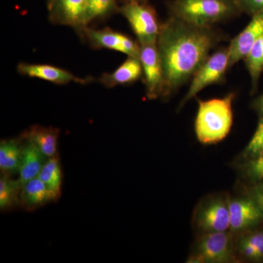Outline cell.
Instances as JSON below:
<instances>
[{
	"mask_svg": "<svg viewBox=\"0 0 263 263\" xmlns=\"http://www.w3.org/2000/svg\"><path fill=\"white\" fill-rule=\"evenodd\" d=\"M246 176L254 182L263 181V151L249 158L245 166Z\"/></svg>",
	"mask_w": 263,
	"mask_h": 263,
	"instance_id": "obj_23",
	"label": "cell"
},
{
	"mask_svg": "<svg viewBox=\"0 0 263 263\" xmlns=\"http://www.w3.org/2000/svg\"><path fill=\"white\" fill-rule=\"evenodd\" d=\"M253 200L257 204L261 212L263 214V185L257 186L254 190L253 194Z\"/></svg>",
	"mask_w": 263,
	"mask_h": 263,
	"instance_id": "obj_27",
	"label": "cell"
},
{
	"mask_svg": "<svg viewBox=\"0 0 263 263\" xmlns=\"http://www.w3.org/2000/svg\"><path fill=\"white\" fill-rule=\"evenodd\" d=\"M141 60L147 98L155 100L162 97L164 77L157 43L140 45Z\"/></svg>",
	"mask_w": 263,
	"mask_h": 263,
	"instance_id": "obj_7",
	"label": "cell"
},
{
	"mask_svg": "<svg viewBox=\"0 0 263 263\" xmlns=\"http://www.w3.org/2000/svg\"><path fill=\"white\" fill-rule=\"evenodd\" d=\"M86 0H54L49 8L50 21L57 25L70 26L80 30Z\"/></svg>",
	"mask_w": 263,
	"mask_h": 263,
	"instance_id": "obj_12",
	"label": "cell"
},
{
	"mask_svg": "<svg viewBox=\"0 0 263 263\" xmlns=\"http://www.w3.org/2000/svg\"><path fill=\"white\" fill-rule=\"evenodd\" d=\"M17 70L21 75L36 78L60 85L70 84L71 82L86 84L93 81L92 78L82 79L73 75L69 71L50 65L22 62L17 67Z\"/></svg>",
	"mask_w": 263,
	"mask_h": 263,
	"instance_id": "obj_10",
	"label": "cell"
},
{
	"mask_svg": "<svg viewBox=\"0 0 263 263\" xmlns=\"http://www.w3.org/2000/svg\"><path fill=\"white\" fill-rule=\"evenodd\" d=\"M197 226L206 233L226 232L230 228L228 202L221 200L210 202L199 213Z\"/></svg>",
	"mask_w": 263,
	"mask_h": 263,
	"instance_id": "obj_13",
	"label": "cell"
},
{
	"mask_svg": "<svg viewBox=\"0 0 263 263\" xmlns=\"http://www.w3.org/2000/svg\"><path fill=\"white\" fill-rule=\"evenodd\" d=\"M254 108L258 112L260 117H263V94L254 102Z\"/></svg>",
	"mask_w": 263,
	"mask_h": 263,
	"instance_id": "obj_28",
	"label": "cell"
},
{
	"mask_svg": "<svg viewBox=\"0 0 263 263\" xmlns=\"http://www.w3.org/2000/svg\"><path fill=\"white\" fill-rule=\"evenodd\" d=\"M22 184L18 179H13L9 175L2 174L0 179V209L6 212L20 205Z\"/></svg>",
	"mask_w": 263,
	"mask_h": 263,
	"instance_id": "obj_21",
	"label": "cell"
},
{
	"mask_svg": "<svg viewBox=\"0 0 263 263\" xmlns=\"http://www.w3.org/2000/svg\"><path fill=\"white\" fill-rule=\"evenodd\" d=\"M53 201L47 186L39 178H34L22 186L20 205L26 211L32 212Z\"/></svg>",
	"mask_w": 263,
	"mask_h": 263,
	"instance_id": "obj_16",
	"label": "cell"
},
{
	"mask_svg": "<svg viewBox=\"0 0 263 263\" xmlns=\"http://www.w3.org/2000/svg\"><path fill=\"white\" fill-rule=\"evenodd\" d=\"M118 0H86L82 19L81 29L88 27L90 22L98 18L108 16L115 12H119Z\"/></svg>",
	"mask_w": 263,
	"mask_h": 263,
	"instance_id": "obj_20",
	"label": "cell"
},
{
	"mask_svg": "<svg viewBox=\"0 0 263 263\" xmlns=\"http://www.w3.org/2000/svg\"><path fill=\"white\" fill-rule=\"evenodd\" d=\"M263 35V12L252 15L247 27L231 41L228 48L229 68L245 60L256 41Z\"/></svg>",
	"mask_w": 263,
	"mask_h": 263,
	"instance_id": "obj_9",
	"label": "cell"
},
{
	"mask_svg": "<svg viewBox=\"0 0 263 263\" xmlns=\"http://www.w3.org/2000/svg\"><path fill=\"white\" fill-rule=\"evenodd\" d=\"M263 151V117L259 118L257 129L246 147L243 157L251 158Z\"/></svg>",
	"mask_w": 263,
	"mask_h": 263,
	"instance_id": "obj_24",
	"label": "cell"
},
{
	"mask_svg": "<svg viewBox=\"0 0 263 263\" xmlns=\"http://www.w3.org/2000/svg\"><path fill=\"white\" fill-rule=\"evenodd\" d=\"M118 1L122 2L123 4L126 3H130V2H137V3H147V0H118Z\"/></svg>",
	"mask_w": 263,
	"mask_h": 263,
	"instance_id": "obj_29",
	"label": "cell"
},
{
	"mask_svg": "<svg viewBox=\"0 0 263 263\" xmlns=\"http://www.w3.org/2000/svg\"><path fill=\"white\" fill-rule=\"evenodd\" d=\"M230 228L241 231L256 226L263 219V214L253 199H237L228 202Z\"/></svg>",
	"mask_w": 263,
	"mask_h": 263,
	"instance_id": "obj_11",
	"label": "cell"
},
{
	"mask_svg": "<svg viewBox=\"0 0 263 263\" xmlns=\"http://www.w3.org/2000/svg\"><path fill=\"white\" fill-rule=\"evenodd\" d=\"M245 60L252 79L253 90H255L263 70V35L251 48Z\"/></svg>",
	"mask_w": 263,
	"mask_h": 263,
	"instance_id": "obj_22",
	"label": "cell"
},
{
	"mask_svg": "<svg viewBox=\"0 0 263 263\" xmlns=\"http://www.w3.org/2000/svg\"><path fill=\"white\" fill-rule=\"evenodd\" d=\"M228 68L229 53L228 48L219 50L208 57L193 76V81L187 93L183 99L181 106L207 86L222 82Z\"/></svg>",
	"mask_w": 263,
	"mask_h": 263,
	"instance_id": "obj_5",
	"label": "cell"
},
{
	"mask_svg": "<svg viewBox=\"0 0 263 263\" xmlns=\"http://www.w3.org/2000/svg\"><path fill=\"white\" fill-rule=\"evenodd\" d=\"M90 45L95 48H105L124 53L129 57L139 58V43L110 28L94 29L86 27L81 29Z\"/></svg>",
	"mask_w": 263,
	"mask_h": 263,
	"instance_id": "obj_8",
	"label": "cell"
},
{
	"mask_svg": "<svg viewBox=\"0 0 263 263\" xmlns=\"http://www.w3.org/2000/svg\"><path fill=\"white\" fill-rule=\"evenodd\" d=\"M143 74L141 60L136 57H128L117 70L110 73H104L100 81L107 88H113L119 85H125L136 82Z\"/></svg>",
	"mask_w": 263,
	"mask_h": 263,
	"instance_id": "obj_15",
	"label": "cell"
},
{
	"mask_svg": "<svg viewBox=\"0 0 263 263\" xmlns=\"http://www.w3.org/2000/svg\"><path fill=\"white\" fill-rule=\"evenodd\" d=\"M50 158L57 155L60 130L57 128L33 126L22 135Z\"/></svg>",
	"mask_w": 263,
	"mask_h": 263,
	"instance_id": "obj_17",
	"label": "cell"
},
{
	"mask_svg": "<svg viewBox=\"0 0 263 263\" xmlns=\"http://www.w3.org/2000/svg\"><path fill=\"white\" fill-rule=\"evenodd\" d=\"M22 159L18 170V181L22 186L37 178L48 157L43 155L32 141L24 138Z\"/></svg>",
	"mask_w": 263,
	"mask_h": 263,
	"instance_id": "obj_14",
	"label": "cell"
},
{
	"mask_svg": "<svg viewBox=\"0 0 263 263\" xmlns=\"http://www.w3.org/2000/svg\"><path fill=\"white\" fill-rule=\"evenodd\" d=\"M171 9L173 16L200 27H210L240 11L234 0H174Z\"/></svg>",
	"mask_w": 263,
	"mask_h": 263,
	"instance_id": "obj_3",
	"label": "cell"
},
{
	"mask_svg": "<svg viewBox=\"0 0 263 263\" xmlns=\"http://www.w3.org/2000/svg\"><path fill=\"white\" fill-rule=\"evenodd\" d=\"M119 12L130 24L140 45L157 42L161 26L155 10L147 3H124Z\"/></svg>",
	"mask_w": 263,
	"mask_h": 263,
	"instance_id": "obj_4",
	"label": "cell"
},
{
	"mask_svg": "<svg viewBox=\"0 0 263 263\" xmlns=\"http://www.w3.org/2000/svg\"><path fill=\"white\" fill-rule=\"evenodd\" d=\"M233 93L221 98L199 100L195 129L204 145L216 144L229 134L233 122Z\"/></svg>",
	"mask_w": 263,
	"mask_h": 263,
	"instance_id": "obj_2",
	"label": "cell"
},
{
	"mask_svg": "<svg viewBox=\"0 0 263 263\" xmlns=\"http://www.w3.org/2000/svg\"><path fill=\"white\" fill-rule=\"evenodd\" d=\"M24 138H11L3 140L0 143V170L2 174L13 175L18 174Z\"/></svg>",
	"mask_w": 263,
	"mask_h": 263,
	"instance_id": "obj_18",
	"label": "cell"
},
{
	"mask_svg": "<svg viewBox=\"0 0 263 263\" xmlns=\"http://www.w3.org/2000/svg\"><path fill=\"white\" fill-rule=\"evenodd\" d=\"M239 10L245 11L249 14L262 13L263 0H234Z\"/></svg>",
	"mask_w": 263,
	"mask_h": 263,
	"instance_id": "obj_25",
	"label": "cell"
},
{
	"mask_svg": "<svg viewBox=\"0 0 263 263\" xmlns=\"http://www.w3.org/2000/svg\"><path fill=\"white\" fill-rule=\"evenodd\" d=\"M54 0H48V8H49L51 6L52 4H53Z\"/></svg>",
	"mask_w": 263,
	"mask_h": 263,
	"instance_id": "obj_30",
	"label": "cell"
},
{
	"mask_svg": "<svg viewBox=\"0 0 263 263\" xmlns=\"http://www.w3.org/2000/svg\"><path fill=\"white\" fill-rule=\"evenodd\" d=\"M233 259L231 236L226 232L207 233L197 245L196 254L188 262L224 263Z\"/></svg>",
	"mask_w": 263,
	"mask_h": 263,
	"instance_id": "obj_6",
	"label": "cell"
},
{
	"mask_svg": "<svg viewBox=\"0 0 263 263\" xmlns=\"http://www.w3.org/2000/svg\"><path fill=\"white\" fill-rule=\"evenodd\" d=\"M216 43L210 27H197L174 16L161 25L157 45L164 72L163 98L193 77Z\"/></svg>",
	"mask_w": 263,
	"mask_h": 263,
	"instance_id": "obj_1",
	"label": "cell"
},
{
	"mask_svg": "<svg viewBox=\"0 0 263 263\" xmlns=\"http://www.w3.org/2000/svg\"><path fill=\"white\" fill-rule=\"evenodd\" d=\"M257 250L258 259L263 258V232L252 233L243 238Z\"/></svg>",
	"mask_w": 263,
	"mask_h": 263,
	"instance_id": "obj_26",
	"label": "cell"
},
{
	"mask_svg": "<svg viewBox=\"0 0 263 263\" xmlns=\"http://www.w3.org/2000/svg\"><path fill=\"white\" fill-rule=\"evenodd\" d=\"M37 177L47 186L52 200L57 201L61 196L62 186V167L58 156L48 159Z\"/></svg>",
	"mask_w": 263,
	"mask_h": 263,
	"instance_id": "obj_19",
	"label": "cell"
}]
</instances>
